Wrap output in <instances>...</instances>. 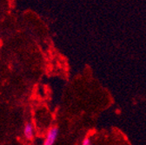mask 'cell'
Returning a JSON list of instances; mask_svg holds the SVG:
<instances>
[{
    "label": "cell",
    "instance_id": "1",
    "mask_svg": "<svg viewBox=\"0 0 146 145\" xmlns=\"http://www.w3.org/2000/svg\"><path fill=\"white\" fill-rule=\"evenodd\" d=\"M58 133H59V129L57 126L51 127L48 130V133L43 142V145H53L58 139Z\"/></svg>",
    "mask_w": 146,
    "mask_h": 145
},
{
    "label": "cell",
    "instance_id": "3",
    "mask_svg": "<svg viewBox=\"0 0 146 145\" xmlns=\"http://www.w3.org/2000/svg\"><path fill=\"white\" fill-rule=\"evenodd\" d=\"M81 145H92V142H91V140L89 136H85L83 139Z\"/></svg>",
    "mask_w": 146,
    "mask_h": 145
},
{
    "label": "cell",
    "instance_id": "2",
    "mask_svg": "<svg viewBox=\"0 0 146 145\" xmlns=\"http://www.w3.org/2000/svg\"><path fill=\"white\" fill-rule=\"evenodd\" d=\"M24 136L27 140H32L33 136H34V131H33V126L31 122H26L24 128Z\"/></svg>",
    "mask_w": 146,
    "mask_h": 145
}]
</instances>
